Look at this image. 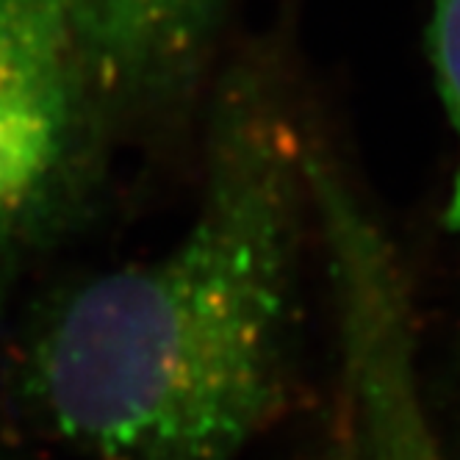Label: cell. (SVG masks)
Returning <instances> with one entry per match:
<instances>
[{
    "mask_svg": "<svg viewBox=\"0 0 460 460\" xmlns=\"http://www.w3.org/2000/svg\"><path fill=\"white\" fill-rule=\"evenodd\" d=\"M341 460H452L419 394L408 352H372L344 375Z\"/></svg>",
    "mask_w": 460,
    "mask_h": 460,
    "instance_id": "4",
    "label": "cell"
},
{
    "mask_svg": "<svg viewBox=\"0 0 460 460\" xmlns=\"http://www.w3.org/2000/svg\"><path fill=\"white\" fill-rule=\"evenodd\" d=\"M427 42H430L436 84L457 142V170L449 194L447 225L460 244V0H433Z\"/></svg>",
    "mask_w": 460,
    "mask_h": 460,
    "instance_id": "5",
    "label": "cell"
},
{
    "mask_svg": "<svg viewBox=\"0 0 460 460\" xmlns=\"http://www.w3.org/2000/svg\"><path fill=\"white\" fill-rule=\"evenodd\" d=\"M119 139L61 0H0V364L14 294L94 211Z\"/></svg>",
    "mask_w": 460,
    "mask_h": 460,
    "instance_id": "2",
    "label": "cell"
},
{
    "mask_svg": "<svg viewBox=\"0 0 460 460\" xmlns=\"http://www.w3.org/2000/svg\"><path fill=\"white\" fill-rule=\"evenodd\" d=\"M208 103L183 234L53 291L25 324L17 405L81 457L244 460L288 402L308 139L261 64L230 70Z\"/></svg>",
    "mask_w": 460,
    "mask_h": 460,
    "instance_id": "1",
    "label": "cell"
},
{
    "mask_svg": "<svg viewBox=\"0 0 460 460\" xmlns=\"http://www.w3.org/2000/svg\"><path fill=\"white\" fill-rule=\"evenodd\" d=\"M119 137L172 128L197 101L227 0H61Z\"/></svg>",
    "mask_w": 460,
    "mask_h": 460,
    "instance_id": "3",
    "label": "cell"
}]
</instances>
